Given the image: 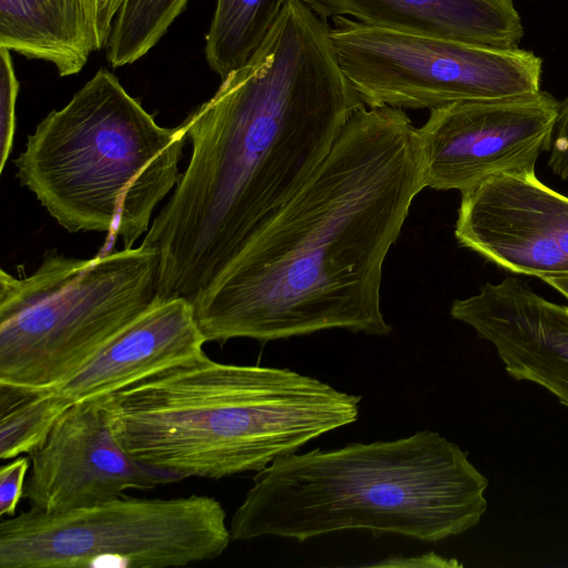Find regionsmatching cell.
<instances>
[{"mask_svg": "<svg viewBox=\"0 0 568 568\" xmlns=\"http://www.w3.org/2000/svg\"><path fill=\"white\" fill-rule=\"evenodd\" d=\"M363 106L326 20L290 0L248 60L183 122L189 164L141 243L160 254V298L192 302Z\"/></svg>", "mask_w": 568, "mask_h": 568, "instance_id": "cell-1", "label": "cell"}, {"mask_svg": "<svg viewBox=\"0 0 568 568\" xmlns=\"http://www.w3.org/2000/svg\"><path fill=\"white\" fill-rule=\"evenodd\" d=\"M403 109H358L303 187L192 300L206 342L347 329L386 336L383 265L425 189Z\"/></svg>", "mask_w": 568, "mask_h": 568, "instance_id": "cell-2", "label": "cell"}, {"mask_svg": "<svg viewBox=\"0 0 568 568\" xmlns=\"http://www.w3.org/2000/svg\"><path fill=\"white\" fill-rule=\"evenodd\" d=\"M118 443L184 479L260 471L358 418L361 396L288 368L205 353L98 398Z\"/></svg>", "mask_w": 568, "mask_h": 568, "instance_id": "cell-3", "label": "cell"}, {"mask_svg": "<svg viewBox=\"0 0 568 568\" xmlns=\"http://www.w3.org/2000/svg\"><path fill=\"white\" fill-rule=\"evenodd\" d=\"M488 479L438 433L276 458L235 510L232 540L305 541L348 529L436 542L475 527Z\"/></svg>", "mask_w": 568, "mask_h": 568, "instance_id": "cell-4", "label": "cell"}, {"mask_svg": "<svg viewBox=\"0 0 568 568\" xmlns=\"http://www.w3.org/2000/svg\"><path fill=\"white\" fill-rule=\"evenodd\" d=\"M186 139L183 123L161 126L100 69L37 125L13 163L21 185L64 230L103 232L131 248L179 183Z\"/></svg>", "mask_w": 568, "mask_h": 568, "instance_id": "cell-5", "label": "cell"}, {"mask_svg": "<svg viewBox=\"0 0 568 568\" xmlns=\"http://www.w3.org/2000/svg\"><path fill=\"white\" fill-rule=\"evenodd\" d=\"M154 247L92 258L43 255L30 274L0 270V384L52 390L159 298Z\"/></svg>", "mask_w": 568, "mask_h": 568, "instance_id": "cell-6", "label": "cell"}, {"mask_svg": "<svg viewBox=\"0 0 568 568\" xmlns=\"http://www.w3.org/2000/svg\"><path fill=\"white\" fill-rule=\"evenodd\" d=\"M226 513L210 496L118 497L60 514L30 508L0 523L1 568L182 567L221 556Z\"/></svg>", "mask_w": 568, "mask_h": 568, "instance_id": "cell-7", "label": "cell"}, {"mask_svg": "<svg viewBox=\"0 0 568 568\" xmlns=\"http://www.w3.org/2000/svg\"><path fill=\"white\" fill-rule=\"evenodd\" d=\"M339 65L368 108L435 109L453 102L540 91L542 60L531 51L334 17Z\"/></svg>", "mask_w": 568, "mask_h": 568, "instance_id": "cell-8", "label": "cell"}, {"mask_svg": "<svg viewBox=\"0 0 568 568\" xmlns=\"http://www.w3.org/2000/svg\"><path fill=\"white\" fill-rule=\"evenodd\" d=\"M559 101L550 93L453 102L417 128L425 186L460 193L498 174L535 173L551 148Z\"/></svg>", "mask_w": 568, "mask_h": 568, "instance_id": "cell-9", "label": "cell"}, {"mask_svg": "<svg viewBox=\"0 0 568 568\" xmlns=\"http://www.w3.org/2000/svg\"><path fill=\"white\" fill-rule=\"evenodd\" d=\"M455 237L508 272L568 278V197L535 173L498 174L464 191Z\"/></svg>", "mask_w": 568, "mask_h": 568, "instance_id": "cell-10", "label": "cell"}, {"mask_svg": "<svg viewBox=\"0 0 568 568\" xmlns=\"http://www.w3.org/2000/svg\"><path fill=\"white\" fill-rule=\"evenodd\" d=\"M24 498L30 508L60 514L184 479L141 464L115 439L98 398L69 406L29 454Z\"/></svg>", "mask_w": 568, "mask_h": 568, "instance_id": "cell-11", "label": "cell"}, {"mask_svg": "<svg viewBox=\"0 0 568 568\" xmlns=\"http://www.w3.org/2000/svg\"><path fill=\"white\" fill-rule=\"evenodd\" d=\"M450 316L489 342L506 373L537 384L568 407V306L506 277L452 303Z\"/></svg>", "mask_w": 568, "mask_h": 568, "instance_id": "cell-12", "label": "cell"}, {"mask_svg": "<svg viewBox=\"0 0 568 568\" xmlns=\"http://www.w3.org/2000/svg\"><path fill=\"white\" fill-rule=\"evenodd\" d=\"M205 343L191 301L159 297L52 392L68 406L100 398L202 355Z\"/></svg>", "mask_w": 568, "mask_h": 568, "instance_id": "cell-13", "label": "cell"}, {"mask_svg": "<svg viewBox=\"0 0 568 568\" xmlns=\"http://www.w3.org/2000/svg\"><path fill=\"white\" fill-rule=\"evenodd\" d=\"M322 19L354 20L517 49L524 27L514 0H302Z\"/></svg>", "mask_w": 568, "mask_h": 568, "instance_id": "cell-14", "label": "cell"}, {"mask_svg": "<svg viewBox=\"0 0 568 568\" xmlns=\"http://www.w3.org/2000/svg\"><path fill=\"white\" fill-rule=\"evenodd\" d=\"M0 48L79 73L95 51L82 0H0Z\"/></svg>", "mask_w": 568, "mask_h": 568, "instance_id": "cell-15", "label": "cell"}, {"mask_svg": "<svg viewBox=\"0 0 568 568\" xmlns=\"http://www.w3.org/2000/svg\"><path fill=\"white\" fill-rule=\"evenodd\" d=\"M290 0H217L206 34L205 58L225 79L242 67L268 34Z\"/></svg>", "mask_w": 568, "mask_h": 568, "instance_id": "cell-16", "label": "cell"}, {"mask_svg": "<svg viewBox=\"0 0 568 568\" xmlns=\"http://www.w3.org/2000/svg\"><path fill=\"white\" fill-rule=\"evenodd\" d=\"M69 406L52 390L0 384V457L33 452Z\"/></svg>", "mask_w": 568, "mask_h": 568, "instance_id": "cell-17", "label": "cell"}, {"mask_svg": "<svg viewBox=\"0 0 568 568\" xmlns=\"http://www.w3.org/2000/svg\"><path fill=\"white\" fill-rule=\"evenodd\" d=\"M10 50L0 48V170L3 171L11 153L16 131V105L19 81L12 64Z\"/></svg>", "mask_w": 568, "mask_h": 568, "instance_id": "cell-18", "label": "cell"}, {"mask_svg": "<svg viewBox=\"0 0 568 568\" xmlns=\"http://www.w3.org/2000/svg\"><path fill=\"white\" fill-rule=\"evenodd\" d=\"M30 456H18L0 468V516H16L20 499L24 496Z\"/></svg>", "mask_w": 568, "mask_h": 568, "instance_id": "cell-19", "label": "cell"}, {"mask_svg": "<svg viewBox=\"0 0 568 568\" xmlns=\"http://www.w3.org/2000/svg\"><path fill=\"white\" fill-rule=\"evenodd\" d=\"M128 0H82L91 27L95 51L106 47L113 22Z\"/></svg>", "mask_w": 568, "mask_h": 568, "instance_id": "cell-20", "label": "cell"}, {"mask_svg": "<svg viewBox=\"0 0 568 568\" xmlns=\"http://www.w3.org/2000/svg\"><path fill=\"white\" fill-rule=\"evenodd\" d=\"M549 168L561 180H568V97L559 101L550 148Z\"/></svg>", "mask_w": 568, "mask_h": 568, "instance_id": "cell-21", "label": "cell"}, {"mask_svg": "<svg viewBox=\"0 0 568 568\" xmlns=\"http://www.w3.org/2000/svg\"><path fill=\"white\" fill-rule=\"evenodd\" d=\"M390 562L384 561L379 566H408V567H455L460 566L455 559H446L433 552L414 558H394Z\"/></svg>", "mask_w": 568, "mask_h": 568, "instance_id": "cell-22", "label": "cell"}, {"mask_svg": "<svg viewBox=\"0 0 568 568\" xmlns=\"http://www.w3.org/2000/svg\"><path fill=\"white\" fill-rule=\"evenodd\" d=\"M544 282L558 291L568 301V278H547Z\"/></svg>", "mask_w": 568, "mask_h": 568, "instance_id": "cell-23", "label": "cell"}]
</instances>
